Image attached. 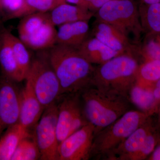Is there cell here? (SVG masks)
Segmentation results:
<instances>
[{
	"instance_id": "1",
	"label": "cell",
	"mask_w": 160,
	"mask_h": 160,
	"mask_svg": "<svg viewBox=\"0 0 160 160\" xmlns=\"http://www.w3.org/2000/svg\"><path fill=\"white\" fill-rule=\"evenodd\" d=\"M46 55L59 82L62 95L80 93L92 86L95 66L77 49L56 44Z\"/></svg>"
},
{
	"instance_id": "2",
	"label": "cell",
	"mask_w": 160,
	"mask_h": 160,
	"mask_svg": "<svg viewBox=\"0 0 160 160\" xmlns=\"http://www.w3.org/2000/svg\"><path fill=\"white\" fill-rule=\"evenodd\" d=\"M84 115L95 135L130 110L128 98L91 86L80 93Z\"/></svg>"
},
{
	"instance_id": "3",
	"label": "cell",
	"mask_w": 160,
	"mask_h": 160,
	"mask_svg": "<svg viewBox=\"0 0 160 160\" xmlns=\"http://www.w3.org/2000/svg\"><path fill=\"white\" fill-rule=\"evenodd\" d=\"M139 61L134 54L126 53L95 66L92 86L128 98L136 83Z\"/></svg>"
},
{
	"instance_id": "4",
	"label": "cell",
	"mask_w": 160,
	"mask_h": 160,
	"mask_svg": "<svg viewBox=\"0 0 160 160\" xmlns=\"http://www.w3.org/2000/svg\"><path fill=\"white\" fill-rule=\"evenodd\" d=\"M138 110H130L95 135L91 158L105 160L118 146L149 117Z\"/></svg>"
},
{
	"instance_id": "5",
	"label": "cell",
	"mask_w": 160,
	"mask_h": 160,
	"mask_svg": "<svg viewBox=\"0 0 160 160\" xmlns=\"http://www.w3.org/2000/svg\"><path fill=\"white\" fill-rule=\"evenodd\" d=\"M96 20L114 26L132 44H139L143 30L139 8L131 0H110L95 13Z\"/></svg>"
},
{
	"instance_id": "6",
	"label": "cell",
	"mask_w": 160,
	"mask_h": 160,
	"mask_svg": "<svg viewBox=\"0 0 160 160\" xmlns=\"http://www.w3.org/2000/svg\"><path fill=\"white\" fill-rule=\"evenodd\" d=\"M26 80L31 83L44 109L55 103L58 98L62 96L59 82L46 53L32 61Z\"/></svg>"
},
{
	"instance_id": "7",
	"label": "cell",
	"mask_w": 160,
	"mask_h": 160,
	"mask_svg": "<svg viewBox=\"0 0 160 160\" xmlns=\"http://www.w3.org/2000/svg\"><path fill=\"white\" fill-rule=\"evenodd\" d=\"M58 105L55 102L44 109L35 126L34 139L39 150L41 160H58Z\"/></svg>"
},
{
	"instance_id": "8",
	"label": "cell",
	"mask_w": 160,
	"mask_h": 160,
	"mask_svg": "<svg viewBox=\"0 0 160 160\" xmlns=\"http://www.w3.org/2000/svg\"><path fill=\"white\" fill-rule=\"evenodd\" d=\"M88 123L83 112L80 93L66 95L58 105L57 133L59 144Z\"/></svg>"
},
{
	"instance_id": "9",
	"label": "cell",
	"mask_w": 160,
	"mask_h": 160,
	"mask_svg": "<svg viewBox=\"0 0 160 160\" xmlns=\"http://www.w3.org/2000/svg\"><path fill=\"white\" fill-rule=\"evenodd\" d=\"M94 136V127L89 123L70 134L59 144L58 160H87L91 158Z\"/></svg>"
},
{
	"instance_id": "10",
	"label": "cell",
	"mask_w": 160,
	"mask_h": 160,
	"mask_svg": "<svg viewBox=\"0 0 160 160\" xmlns=\"http://www.w3.org/2000/svg\"><path fill=\"white\" fill-rule=\"evenodd\" d=\"M17 83L2 75L0 77V138L19 122L21 91Z\"/></svg>"
},
{
	"instance_id": "11",
	"label": "cell",
	"mask_w": 160,
	"mask_h": 160,
	"mask_svg": "<svg viewBox=\"0 0 160 160\" xmlns=\"http://www.w3.org/2000/svg\"><path fill=\"white\" fill-rule=\"evenodd\" d=\"M92 33L93 37L120 54L130 53L136 56L138 46L114 26L96 20Z\"/></svg>"
},
{
	"instance_id": "12",
	"label": "cell",
	"mask_w": 160,
	"mask_h": 160,
	"mask_svg": "<svg viewBox=\"0 0 160 160\" xmlns=\"http://www.w3.org/2000/svg\"><path fill=\"white\" fill-rule=\"evenodd\" d=\"M150 117L112 152L105 160H131L142 148L147 136L156 126Z\"/></svg>"
},
{
	"instance_id": "13",
	"label": "cell",
	"mask_w": 160,
	"mask_h": 160,
	"mask_svg": "<svg viewBox=\"0 0 160 160\" xmlns=\"http://www.w3.org/2000/svg\"><path fill=\"white\" fill-rule=\"evenodd\" d=\"M26 81L25 87L21 91L18 122L29 129L37 123L44 109L35 93L31 83L28 80Z\"/></svg>"
},
{
	"instance_id": "14",
	"label": "cell",
	"mask_w": 160,
	"mask_h": 160,
	"mask_svg": "<svg viewBox=\"0 0 160 160\" xmlns=\"http://www.w3.org/2000/svg\"><path fill=\"white\" fill-rule=\"evenodd\" d=\"M11 32L0 27V67L2 75L17 82L23 81L10 41Z\"/></svg>"
},
{
	"instance_id": "15",
	"label": "cell",
	"mask_w": 160,
	"mask_h": 160,
	"mask_svg": "<svg viewBox=\"0 0 160 160\" xmlns=\"http://www.w3.org/2000/svg\"><path fill=\"white\" fill-rule=\"evenodd\" d=\"M88 22V21H77L58 26L56 44L78 49L89 38Z\"/></svg>"
},
{
	"instance_id": "16",
	"label": "cell",
	"mask_w": 160,
	"mask_h": 160,
	"mask_svg": "<svg viewBox=\"0 0 160 160\" xmlns=\"http://www.w3.org/2000/svg\"><path fill=\"white\" fill-rule=\"evenodd\" d=\"M49 21L54 26L80 21H88L94 13L83 7L63 3L49 12Z\"/></svg>"
},
{
	"instance_id": "17",
	"label": "cell",
	"mask_w": 160,
	"mask_h": 160,
	"mask_svg": "<svg viewBox=\"0 0 160 160\" xmlns=\"http://www.w3.org/2000/svg\"><path fill=\"white\" fill-rule=\"evenodd\" d=\"M93 65H100L121 55L93 37L88 38L77 49Z\"/></svg>"
},
{
	"instance_id": "18",
	"label": "cell",
	"mask_w": 160,
	"mask_h": 160,
	"mask_svg": "<svg viewBox=\"0 0 160 160\" xmlns=\"http://www.w3.org/2000/svg\"><path fill=\"white\" fill-rule=\"evenodd\" d=\"M57 32L55 26L49 21L33 33L19 38L27 48L43 50L50 49L56 44Z\"/></svg>"
},
{
	"instance_id": "19",
	"label": "cell",
	"mask_w": 160,
	"mask_h": 160,
	"mask_svg": "<svg viewBox=\"0 0 160 160\" xmlns=\"http://www.w3.org/2000/svg\"><path fill=\"white\" fill-rule=\"evenodd\" d=\"M29 136V129L19 122L6 129L0 138V160H11L21 141Z\"/></svg>"
},
{
	"instance_id": "20",
	"label": "cell",
	"mask_w": 160,
	"mask_h": 160,
	"mask_svg": "<svg viewBox=\"0 0 160 160\" xmlns=\"http://www.w3.org/2000/svg\"><path fill=\"white\" fill-rule=\"evenodd\" d=\"M128 98L138 110L149 116L158 112L159 106L152 88H146L136 83L129 92Z\"/></svg>"
},
{
	"instance_id": "21",
	"label": "cell",
	"mask_w": 160,
	"mask_h": 160,
	"mask_svg": "<svg viewBox=\"0 0 160 160\" xmlns=\"http://www.w3.org/2000/svg\"><path fill=\"white\" fill-rule=\"evenodd\" d=\"M139 8L140 21L146 34H160V2L145 5Z\"/></svg>"
},
{
	"instance_id": "22",
	"label": "cell",
	"mask_w": 160,
	"mask_h": 160,
	"mask_svg": "<svg viewBox=\"0 0 160 160\" xmlns=\"http://www.w3.org/2000/svg\"><path fill=\"white\" fill-rule=\"evenodd\" d=\"M160 79V61L150 60L140 63L138 69L137 84L152 88Z\"/></svg>"
},
{
	"instance_id": "23",
	"label": "cell",
	"mask_w": 160,
	"mask_h": 160,
	"mask_svg": "<svg viewBox=\"0 0 160 160\" xmlns=\"http://www.w3.org/2000/svg\"><path fill=\"white\" fill-rule=\"evenodd\" d=\"M137 56L142 62L160 61V34H146L142 42L138 45Z\"/></svg>"
},
{
	"instance_id": "24",
	"label": "cell",
	"mask_w": 160,
	"mask_h": 160,
	"mask_svg": "<svg viewBox=\"0 0 160 160\" xmlns=\"http://www.w3.org/2000/svg\"><path fill=\"white\" fill-rule=\"evenodd\" d=\"M10 38L16 60L22 76L25 80L32 63L30 54L27 46L19 38L17 37L11 32Z\"/></svg>"
},
{
	"instance_id": "25",
	"label": "cell",
	"mask_w": 160,
	"mask_h": 160,
	"mask_svg": "<svg viewBox=\"0 0 160 160\" xmlns=\"http://www.w3.org/2000/svg\"><path fill=\"white\" fill-rule=\"evenodd\" d=\"M21 19L18 26L19 37L33 33L46 22L49 21V12L32 13Z\"/></svg>"
},
{
	"instance_id": "26",
	"label": "cell",
	"mask_w": 160,
	"mask_h": 160,
	"mask_svg": "<svg viewBox=\"0 0 160 160\" xmlns=\"http://www.w3.org/2000/svg\"><path fill=\"white\" fill-rule=\"evenodd\" d=\"M59 5L58 0H25L16 18L39 12H47Z\"/></svg>"
},
{
	"instance_id": "27",
	"label": "cell",
	"mask_w": 160,
	"mask_h": 160,
	"mask_svg": "<svg viewBox=\"0 0 160 160\" xmlns=\"http://www.w3.org/2000/svg\"><path fill=\"white\" fill-rule=\"evenodd\" d=\"M41 159L39 150L34 139L30 136L23 139L17 147L11 160H36Z\"/></svg>"
},
{
	"instance_id": "28",
	"label": "cell",
	"mask_w": 160,
	"mask_h": 160,
	"mask_svg": "<svg viewBox=\"0 0 160 160\" xmlns=\"http://www.w3.org/2000/svg\"><path fill=\"white\" fill-rule=\"evenodd\" d=\"M160 140V132L156 126L147 136L142 148L132 158L131 160L147 159L154 150Z\"/></svg>"
},
{
	"instance_id": "29",
	"label": "cell",
	"mask_w": 160,
	"mask_h": 160,
	"mask_svg": "<svg viewBox=\"0 0 160 160\" xmlns=\"http://www.w3.org/2000/svg\"><path fill=\"white\" fill-rule=\"evenodd\" d=\"M25 0H0L2 22L15 19Z\"/></svg>"
},
{
	"instance_id": "30",
	"label": "cell",
	"mask_w": 160,
	"mask_h": 160,
	"mask_svg": "<svg viewBox=\"0 0 160 160\" xmlns=\"http://www.w3.org/2000/svg\"><path fill=\"white\" fill-rule=\"evenodd\" d=\"M110 0H94L88 6V9L89 11L94 13L98 10L105 5L106 3L108 2Z\"/></svg>"
},
{
	"instance_id": "31",
	"label": "cell",
	"mask_w": 160,
	"mask_h": 160,
	"mask_svg": "<svg viewBox=\"0 0 160 160\" xmlns=\"http://www.w3.org/2000/svg\"><path fill=\"white\" fill-rule=\"evenodd\" d=\"M155 99L159 107L160 106V79L153 85L152 88Z\"/></svg>"
},
{
	"instance_id": "32",
	"label": "cell",
	"mask_w": 160,
	"mask_h": 160,
	"mask_svg": "<svg viewBox=\"0 0 160 160\" xmlns=\"http://www.w3.org/2000/svg\"><path fill=\"white\" fill-rule=\"evenodd\" d=\"M148 160H160V140L156 146L154 150L147 158Z\"/></svg>"
},
{
	"instance_id": "33",
	"label": "cell",
	"mask_w": 160,
	"mask_h": 160,
	"mask_svg": "<svg viewBox=\"0 0 160 160\" xmlns=\"http://www.w3.org/2000/svg\"><path fill=\"white\" fill-rule=\"evenodd\" d=\"M142 1L145 5H151L160 2V0H142Z\"/></svg>"
},
{
	"instance_id": "34",
	"label": "cell",
	"mask_w": 160,
	"mask_h": 160,
	"mask_svg": "<svg viewBox=\"0 0 160 160\" xmlns=\"http://www.w3.org/2000/svg\"><path fill=\"white\" fill-rule=\"evenodd\" d=\"M94 0H83V2H84V6H85V8L86 9H88V6H89V4L93 2Z\"/></svg>"
},
{
	"instance_id": "35",
	"label": "cell",
	"mask_w": 160,
	"mask_h": 160,
	"mask_svg": "<svg viewBox=\"0 0 160 160\" xmlns=\"http://www.w3.org/2000/svg\"><path fill=\"white\" fill-rule=\"evenodd\" d=\"M157 113H158V114L159 121L160 123V107H159Z\"/></svg>"
},
{
	"instance_id": "36",
	"label": "cell",
	"mask_w": 160,
	"mask_h": 160,
	"mask_svg": "<svg viewBox=\"0 0 160 160\" xmlns=\"http://www.w3.org/2000/svg\"><path fill=\"white\" fill-rule=\"evenodd\" d=\"M0 22H2V16L1 10H0Z\"/></svg>"
}]
</instances>
